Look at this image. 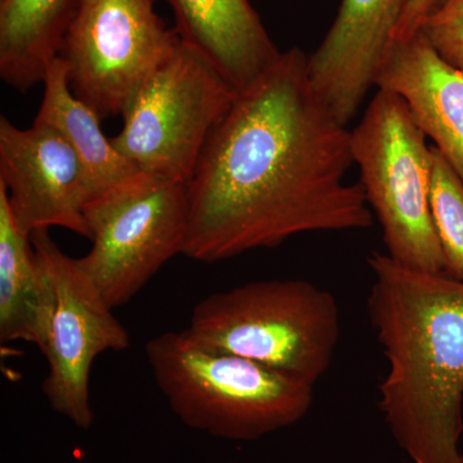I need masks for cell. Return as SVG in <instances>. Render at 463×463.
Returning <instances> with one entry per match:
<instances>
[{
  "label": "cell",
  "instance_id": "6da1fadb",
  "mask_svg": "<svg viewBox=\"0 0 463 463\" xmlns=\"http://www.w3.org/2000/svg\"><path fill=\"white\" fill-rule=\"evenodd\" d=\"M309 56L282 52L241 90L188 183L183 255L216 263L313 232L373 227L361 183H346L352 137L313 88Z\"/></svg>",
  "mask_w": 463,
  "mask_h": 463
},
{
  "label": "cell",
  "instance_id": "7a4b0ae2",
  "mask_svg": "<svg viewBox=\"0 0 463 463\" xmlns=\"http://www.w3.org/2000/svg\"><path fill=\"white\" fill-rule=\"evenodd\" d=\"M368 313L389 370L379 408L412 463H461L463 283L368 258Z\"/></svg>",
  "mask_w": 463,
  "mask_h": 463
},
{
  "label": "cell",
  "instance_id": "3957f363",
  "mask_svg": "<svg viewBox=\"0 0 463 463\" xmlns=\"http://www.w3.org/2000/svg\"><path fill=\"white\" fill-rule=\"evenodd\" d=\"M155 383L191 428L231 440H255L307 416L315 385L242 356L199 345L187 332L146 344Z\"/></svg>",
  "mask_w": 463,
  "mask_h": 463
},
{
  "label": "cell",
  "instance_id": "277c9868",
  "mask_svg": "<svg viewBox=\"0 0 463 463\" xmlns=\"http://www.w3.org/2000/svg\"><path fill=\"white\" fill-rule=\"evenodd\" d=\"M199 345L316 385L340 341L336 298L306 279L246 283L203 298L184 328Z\"/></svg>",
  "mask_w": 463,
  "mask_h": 463
},
{
  "label": "cell",
  "instance_id": "5b68a950",
  "mask_svg": "<svg viewBox=\"0 0 463 463\" xmlns=\"http://www.w3.org/2000/svg\"><path fill=\"white\" fill-rule=\"evenodd\" d=\"M350 137L386 254L411 269L446 273L431 212L432 149L404 100L377 90Z\"/></svg>",
  "mask_w": 463,
  "mask_h": 463
},
{
  "label": "cell",
  "instance_id": "8992f818",
  "mask_svg": "<svg viewBox=\"0 0 463 463\" xmlns=\"http://www.w3.org/2000/svg\"><path fill=\"white\" fill-rule=\"evenodd\" d=\"M239 93L205 53L181 39L124 112L123 129L111 141L139 172L188 185Z\"/></svg>",
  "mask_w": 463,
  "mask_h": 463
},
{
  "label": "cell",
  "instance_id": "52a82bcc",
  "mask_svg": "<svg viewBox=\"0 0 463 463\" xmlns=\"http://www.w3.org/2000/svg\"><path fill=\"white\" fill-rule=\"evenodd\" d=\"M188 214L187 184L145 173L85 205L93 246L79 261L109 306L129 303L170 259L183 254Z\"/></svg>",
  "mask_w": 463,
  "mask_h": 463
},
{
  "label": "cell",
  "instance_id": "ba28073f",
  "mask_svg": "<svg viewBox=\"0 0 463 463\" xmlns=\"http://www.w3.org/2000/svg\"><path fill=\"white\" fill-rule=\"evenodd\" d=\"M179 42L155 0H80L60 57L72 93L102 120L124 115Z\"/></svg>",
  "mask_w": 463,
  "mask_h": 463
},
{
  "label": "cell",
  "instance_id": "9c48e42d",
  "mask_svg": "<svg viewBox=\"0 0 463 463\" xmlns=\"http://www.w3.org/2000/svg\"><path fill=\"white\" fill-rule=\"evenodd\" d=\"M32 243L51 297L41 347L48 364L43 392L57 413L88 429L93 422L91 365L103 353L127 350L130 336L79 259L67 257L50 230L33 232Z\"/></svg>",
  "mask_w": 463,
  "mask_h": 463
},
{
  "label": "cell",
  "instance_id": "30bf717a",
  "mask_svg": "<svg viewBox=\"0 0 463 463\" xmlns=\"http://www.w3.org/2000/svg\"><path fill=\"white\" fill-rule=\"evenodd\" d=\"M0 184L24 233L61 227L90 239L83 166L53 128L33 123L20 129L5 116L0 118Z\"/></svg>",
  "mask_w": 463,
  "mask_h": 463
},
{
  "label": "cell",
  "instance_id": "8fae6325",
  "mask_svg": "<svg viewBox=\"0 0 463 463\" xmlns=\"http://www.w3.org/2000/svg\"><path fill=\"white\" fill-rule=\"evenodd\" d=\"M410 0H341L339 12L307 61L319 99L341 124L354 118Z\"/></svg>",
  "mask_w": 463,
  "mask_h": 463
},
{
  "label": "cell",
  "instance_id": "7c38bea8",
  "mask_svg": "<svg viewBox=\"0 0 463 463\" xmlns=\"http://www.w3.org/2000/svg\"><path fill=\"white\" fill-rule=\"evenodd\" d=\"M374 87L404 100L417 127L463 183V71L439 56L419 32L392 43Z\"/></svg>",
  "mask_w": 463,
  "mask_h": 463
},
{
  "label": "cell",
  "instance_id": "4fadbf2b",
  "mask_svg": "<svg viewBox=\"0 0 463 463\" xmlns=\"http://www.w3.org/2000/svg\"><path fill=\"white\" fill-rule=\"evenodd\" d=\"M176 33L243 90L281 56L249 0H166Z\"/></svg>",
  "mask_w": 463,
  "mask_h": 463
},
{
  "label": "cell",
  "instance_id": "5bb4252c",
  "mask_svg": "<svg viewBox=\"0 0 463 463\" xmlns=\"http://www.w3.org/2000/svg\"><path fill=\"white\" fill-rule=\"evenodd\" d=\"M43 85L42 105L33 123L53 128L74 149L83 166L88 203L141 173L106 138L99 116L72 93L69 66L62 57L54 58Z\"/></svg>",
  "mask_w": 463,
  "mask_h": 463
},
{
  "label": "cell",
  "instance_id": "9a60e30c",
  "mask_svg": "<svg viewBox=\"0 0 463 463\" xmlns=\"http://www.w3.org/2000/svg\"><path fill=\"white\" fill-rule=\"evenodd\" d=\"M80 0H0V78L27 93L60 56Z\"/></svg>",
  "mask_w": 463,
  "mask_h": 463
},
{
  "label": "cell",
  "instance_id": "2e32d148",
  "mask_svg": "<svg viewBox=\"0 0 463 463\" xmlns=\"http://www.w3.org/2000/svg\"><path fill=\"white\" fill-rule=\"evenodd\" d=\"M50 288L32 236L14 223L0 184V340L26 341L41 349L50 317Z\"/></svg>",
  "mask_w": 463,
  "mask_h": 463
},
{
  "label": "cell",
  "instance_id": "e0dca14e",
  "mask_svg": "<svg viewBox=\"0 0 463 463\" xmlns=\"http://www.w3.org/2000/svg\"><path fill=\"white\" fill-rule=\"evenodd\" d=\"M432 149L431 212L443 251L446 274L463 283V183Z\"/></svg>",
  "mask_w": 463,
  "mask_h": 463
},
{
  "label": "cell",
  "instance_id": "ac0fdd59",
  "mask_svg": "<svg viewBox=\"0 0 463 463\" xmlns=\"http://www.w3.org/2000/svg\"><path fill=\"white\" fill-rule=\"evenodd\" d=\"M439 56L463 71V0H444L420 26Z\"/></svg>",
  "mask_w": 463,
  "mask_h": 463
},
{
  "label": "cell",
  "instance_id": "d6986e66",
  "mask_svg": "<svg viewBox=\"0 0 463 463\" xmlns=\"http://www.w3.org/2000/svg\"><path fill=\"white\" fill-rule=\"evenodd\" d=\"M443 2L444 0H410L403 17L399 21L392 42L405 41L419 33L422 21Z\"/></svg>",
  "mask_w": 463,
  "mask_h": 463
},
{
  "label": "cell",
  "instance_id": "ffe728a7",
  "mask_svg": "<svg viewBox=\"0 0 463 463\" xmlns=\"http://www.w3.org/2000/svg\"><path fill=\"white\" fill-rule=\"evenodd\" d=\"M461 463H463V446H461Z\"/></svg>",
  "mask_w": 463,
  "mask_h": 463
}]
</instances>
